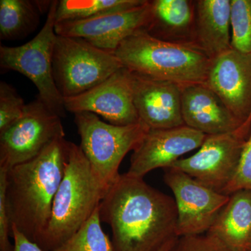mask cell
Wrapping results in <instances>:
<instances>
[{"instance_id": "1", "label": "cell", "mask_w": 251, "mask_h": 251, "mask_svg": "<svg viewBox=\"0 0 251 251\" xmlns=\"http://www.w3.org/2000/svg\"><path fill=\"white\" fill-rule=\"evenodd\" d=\"M101 222L110 226L114 251H159L177 238L174 198L144 178L120 175L99 206Z\"/></svg>"}, {"instance_id": "2", "label": "cell", "mask_w": 251, "mask_h": 251, "mask_svg": "<svg viewBox=\"0 0 251 251\" xmlns=\"http://www.w3.org/2000/svg\"><path fill=\"white\" fill-rule=\"evenodd\" d=\"M67 155V140L59 138L39 156L8 170L6 198L11 224L36 244L50 219Z\"/></svg>"}, {"instance_id": "3", "label": "cell", "mask_w": 251, "mask_h": 251, "mask_svg": "<svg viewBox=\"0 0 251 251\" xmlns=\"http://www.w3.org/2000/svg\"><path fill=\"white\" fill-rule=\"evenodd\" d=\"M114 53L133 74L184 86L205 85L211 59L195 42H173L145 29L122 41Z\"/></svg>"}, {"instance_id": "4", "label": "cell", "mask_w": 251, "mask_h": 251, "mask_svg": "<svg viewBox=\"0 0 251 251\" xmlns=\"http://www.w3.org/2000/svg\"><path fill=\"white\" fill-rule=\"evenodd\" d=\"M107 191L80 147L67 141L64 175L49 225L38 245L45 251L59 247L90 219Z\"/></svg>"}, {"instance_id": "5", "label": "cell", "mask_w": 251, "mask_h": 251, "mask_svg": "<svg viewBox=\"0 0 251 251\" xmlns=\"http://www.w3.org/2000/svg\"><path fill=\"white\" fill-rule=\"evenodd\" d=\"M80 148L104 187L108 190L119 176L124 158L133 151L150 130L143 122L118 126L102 121L88 112L74 114Z\"/></svg>"}, {"instance_id": "6", "label": "cell", "mask_w": 251, "mask_h": 251, "mask_svg": "<svg viewBox=\"0 0 251 251\" xmlns=\"http://www.w3.org/2000/svg\"><path fill=\"white\" fill-rule=\"evenodd\" d=\"M57 4L58 1H52L44 27L31 41L16 47L1 46L0 66L1 69L15 71L28 77L39 91L38 97L62 118L67 110L54 81L52 66Z\"/></svg>"}, {"instance_id": "7", "label": "cell", "mask_w": 251, "mask_h": 251, "mask_svg": "<svg viewBox=\"0 0 251 251\" xmlns=\"http://www.w3.org/2000/svg\"><path fill=\"white\" fill-rule=\"evenodd\" d=\"M52 66L56 85L64 99L83 94L124 68L113 52L80 38L58 35Z\"/></svg>"}, {"instance_id": "8", "label": "cell", "mask_w": 251, "mask_h": 251, "mask_svg": "<svg viewBox=\"0 0 251 251\" xmlns=\"http://www.w3.org/2000/svg\"><path fill=\"white\" fill-rule=\"evenodd\" d=\"M65 138L61 117L38 97L23 116L0 134V168L9 170L39 156L54 140Z\"/></svg>"}, {"instance_id": "9", "label": "cell", "mask_w": 251, "mask_h": 251, "mask_svg": "<svg viewBox=\"0 0 251 251\" xmlns=\"http://www.w3.org/2000/svg\"><path fill=\"white\" fill-rule=\"evenodd\" d=\"M251 124V120L234 131L206 135L197 152L188 158H180L168 169L183 172L222 193L237 171Z\"/></svg>"}, {"instance_id": "10", "label": "cell", "mask_w": 251, "mask_h": 251, "mask_svg": "<svg viewBox=\"0 0 251 251\" xmlns=\"http://www.w3.org/2000/svg\"><path fill=\"white\" fill-rule=\"evenodd\" d=\"M163 179L174 195L177 237L206 233L228 202L229 196L174 169L165 170Z\"/></svg>"}, {"instance_id": "11", "label": "cell", "mask_w": 251, "mask_h": 251, "mask_svg": "<svg viewBox=\"0 0 251 251\" xmlns=\"http://www.w3.org/2000/svg\"><path fill=\"white\" fill-rule=\"evenodd\" d=\"M152 19L151 1L132 9L114 11L82 21L56 23L58 36L80 38L104 50L115 52L122 41L148 29Z\"/></svg>"}, {"instance_id": "12", "label": "cell", "mask_w": 251, "mask_h": 251, "mask_svg": "<svg viewBox=\"0 0 251 251\" xmlns=\"http://www.w3.org/2000/svg\"><path fill=\"white\" fill-rule=\"evenodd\" d=\"M64 102L67 111L91 112L112 125L126 126L140 122L134 103L133 75L125 67L83 94L64 98Z\"/></svg>"}, {"instance_id": "13", "label": "cell", "mask_w": 251, "mask_h": 251, "mask_svg": "<svg viewBox=\"0 0 251 251\" xmlns=\"http://www.w3.org/2000/svg\"><path fill=\"white\" fill-rule=\"evenodd\" d=\"M206 136L186 125L168 129H150L133 150L126 173L144 178L153 170L168 169L183 155L199 148Z\"/></svg>"}, {"instance_id": "14", "label": "cell", "mask_w": 251, "mask_h": 251, "mask_svg": "<svg viewBox=\"0 0 251 251\" xmlns=\"http://www.w3.org/2000/svg\"><path fill=\"white\" fill-rule=\"evenodd\" d=\"M205 85L239 122L251 120V53L230 49L211 59Z\"/></svg>"}, {"instance_id": "15", "label": "cell", "mask_w": 251, "mask_h": 251, "mask_svg": "<svg viewBox=\"0 0 251 251\" xmlns=\"http://www.w3.org/2000/svg\"><path fill=\"white\" fill-rule=\"evenodd\" d=\"M132 75L135 106L140 122L150 129L185 125L181 112L182 87L133 73Z\"/></svg>"}, {"instance_id": "16", "label": "cell", "mask_w": 251, "mask_h": 251, "mask_svg": "<svg viewBox=\"0 0 251 251\" xmlns=\"http://www.w3.org/2000/svg\"><path fill=\"white\" fill-rule=\"evenodd\" d=\"M181 112L185 125L206 135L229 133L244 125L203 84L182 87Z\"/></svg>"}, {"instance_id": "17", "label": "cell", "mask_w": 251, "mask_h": 251, "mask_svg": "<svg viewBox=\"0 0 251 251\" xmlns=\"http://www.w3.org/2000/svg\"><path fill=\"white\" fill-rule=\"evenodd\" d=\"M195 8V43L211 59L232 49L230 0H199Z\"/></svg>"}, {"instance_id": "18", "label": "cell", "mask_w": 251, "mask_h": 251, "mask_svg": "<svg viewBox=\"0 0 251 251\" xmlns=\"http://www.w3.org/2000/svg\"><path fill=\"white\" fill-rule=\"evenodd\" d=\"M206 233L217 238L230 251H246L251 246V192L240 190L229 195Z\"/></svg>"}, {"instance_id": "19", "label": "cell", "mask_w": 251, "mask_h": 251, "mask_svg": "<svg viewBox=\"0 0 251 251\" xmlns=\"http://www.w3.org/2000/svg\"><path fill=\"white\" fill-rule=\"evenodd\" d=\"M52 1L1 0L0 38L1 40L23 39L34 31L40 16L49 12Z\"/></svg>"}, {"instance_id": "20", "label": "cell", "mask_w": 251, "mask_h": 251, "mask_svg": "<svg viewBox=\"0 0 251 251\" xmlns=\"http://www.w3.org/2000/svg\"><path fill=\"white\" fill-rule=\"evenodd\" d=\"M148 0H60L56 10V23L90 19L114 11L141 6Z\"/></svg>"}, {"instance_id": "21", "label": "cell", "mask_w": 251, "mask_h": 251, "mask_svg": "<svg viewBox=\"0 0 251 251\" xmlns=\"http://www.w3.org/2000/svg\"><path fill=\"white\" fill-rule=\"evenodd\" d=\"M152 19L148 29L153 34L160 28L184 31L191 25L193 18L192 1L187 0L151 1Z\"/></svg>"}, {"instance_id": "22", "label": "cell", "mask_w": 251, "mask_h": 251, "mask_svg": "<svg viewBox=\"0 0 251 251\" xmlns=\"http://www.w3.org/2000/svg\"><path fill=\"white\" fill-rule=\"evenodd\" d=\"M101 223L99 207L75 234L52 251H114Z\"/></svg>"}, {"instance_id": "23", "label": "cell", "mask_w": 251, "mask_h": 251, "mask_svg": "<svg viewBox=\"0 0 251 251\" xmlns=\"http://www.w3.org/2000/svg\"><path fill=\"white\" fill-rule=\"evenodd\" d=\"M231 47L251 53V0H230Z\"/></svg>"}, {"instance_id": "24", "label": "cell", "mask_w": 251, "mask_h": 251, "mask_svg": "<svg viewBox=\"0 0 251 251\" xmlns=\"http://www.w3.org/2000/svg\"><path fill=\"white\" fill-rule=\"evenodd\" d=\"M26 104L13 86L0 82V134L18 121L24 113Z\"/></svg>"}, {"instance_id": "25", "label": "cell", "mask_w": 251, "mask_h": 251, "mask_svg": "<svg viewBox=\"0 0 251 251\" xmlns=\"http://www.w3.org/2000/svg\"><path fill=\"white\" fill-rule=\"evenodd\" d=\"M240 190L251 192V124L250 132L243 149L237 171L222 193L229 196Z\"/></svg>"}, {"instance_id": "26", "label": "cell", "mask_w": 251, "mask_h": 251, "mask_svg": "<svg viewBox=\"0 0 251 251\" xmlns=\"http://www.w3.org/2000/svg\"><path fill=\"white\" fill-rule=\"evenodd\" d=\"M168 251H230L210 234L178 237Z\"/></svg>"}, {"instance_id": "27", "label": "cell", "mask_w": 251, "mask_h": 251, "mask_svg": "<svg viewBox=\"0 0 251 251\" xmlns=\"http://www.w3.org/2000/svg\"><path fill=\"white\" fill-rule=\"evenodd\" d=\"M7 169L0 168V251H12L11 218L6 198Z\"/></svg>"}, {"instance_id": "28", "label": "cell", "mask_w": 251, "mask_h": 251, "mask_svg": "<svg viewBox=\"0 0 251 251\" xmlns=\"http://www.w3.org/2000/svg\"><path fill=\"white\" fill-rule=\"evenodd\" d=\"M11 237L14 239L12 251H45L36 243L28 239L14 226L11 227Z\"/></svg>"}, {"instance_id": "29", "label": "cell", "mask_w": 251, "mask_h": 251, "mask_svg": "<svg viewBox=\"0 0 251 251\" xmlns=\"http://www.w3.org/2000/svg\"><path fill=\"white\" fill-rule=\"evenodd\" d=\"M178 238V237H177ZM176 238V239H177ZM174 239V240L171 241V242H170L169 243H168V244H166V245L164 246L161 250L159 251H168L171 249V248L173 247V244H174L175 241H176V239Z\"/></svg>"}, {"instance_id": "30", "label": "cell", "mask_w": 251, "mask_h": 251, "mask_svg": "<svg viewBox=\"0 0 251 251\" xmlns=\"http://www.w3.org/2000/svg\"><path fill=\"white\" fill-rule=\"evenodd\" d=\"M246 251H251V246L249 248V249H247Z\"/></svg>"}]
</instances>
